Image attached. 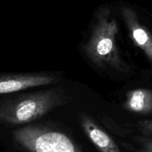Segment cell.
<instances>
[{"instance_id":"6da1fadb","label":"cell","mask_w":152,"mask_h":152,"mask_svg":"<svg viewBox=\"0 0 152 152\" xmlns=\"http://www.w3.org/2000/svg\"><path fill=\"white\" fill-rule=\"evenodd\" d=\"M63 87L23 93L0 99V122L24 125L32 122L70 101Z\"/></svg>"},{"instance_id":"7a4b0ae2","label":"cell","mask_w":152,"mask_h":152,"mask_svg":"<svg viewBox=\"0 0 152 152\" xmlns=\"http://www.w3.org/2000/svg\"><path fill=\"white\" fill-rule=\"evenodd\" d=\"M118 31L117 21L111 16L109 9L101 8L96 13L84 51L99 67L127 72L129 69L120 56L117 43Z\"/></svg>"},{"instance_id":"3957f363","label":"cell","mask_w":152,"mask_h":152,"mask_svg":"<svg viewBox=\"0 0 152 152\" xmlns=\"http://www.w3.org/2000/svg\"><path fill=\"white\" fill-rule=\"evenodd\" d=\"M13 135L29 152H83L65 134L45 127L28 125L16 129Z\"/></svg>"},{"instance_id":"277c9868","label":"cell","mask_w":152,"mask_h":152,"mask_svg":"<svg viewBox=\"0 0 152 152\" xmlns=\"http://www.w3.org/2000/svg\"><path fill=\"white\" fill-rule=\"evenodd\" d=\"M59 77L49 74L0 75V94L19 92L32 87L57 83Z\"/></svg>"},{"instance_id":"5b68a950","label":"cell","mask_w":152,"mask_h":152,"mask_svg":"<svg viewBox=\"0 0 152 152\" xmlns=\"http://www.w3.org/2000/svg\"><path fill=\"white\" fill-rule=\"evenodd\" d=\"M121 13L132 42L145 54L152 63V34L146 27L141 24L133 9L123 7Z\"/></svg>"},{"instance_id":"8992f818","label":"cell","mask_w":152,"mask_h":152,"mask_svg":"<svg viewBox=\"0 0 152 152\" xmlns=\"http://www.w3.org/2000/svg\"><path fill=\"white\" fill-rule=\"evenodd\" d=\"M80 125L83 131L100 152H121L114 139L99 128L96 122L85 114L80 115Z\"/></svg>"},{"instance_id":"52a82bcc","label":"cell","mask_w":152,"mask_h":152,"mask_svg":"<svg viewBox=\"0 0 152 152\" xmlns=\"http://www.w3.org/2000/svg\"><path fill=\"white\" fill-rule=\"evenodd\" d=\"M123 107L128 111L137 114L152 113V90L138 88L127 92Z\"/></svg>"},{"instance_id":"ba28073f","label":"cell","mask_w":152,"mask_h":152,"mask_svg":"<svg viewBox=\"0 0 152 152\" xmlns=\"http://www.w3.org/2000/svg\"><path fill=\"white\" fill-rule=\"evenodd\" d=\"M138 128L145 134H152V120H142L137 123Z\"/></svg>"},{"instance_id":"9c48e42d","label":"cell","mask_w":152,"mask_h":152,"mask_svg":"<svg viewBox=\"0 0 152 152\" xmlns=\"http://www.w3.org/2000/svg\"><path fill=\"white\" fill-rule=\"evenodd\" d=\"M140 148L139 152H152V139H141Z\"/></svg>"}]
</instances>
